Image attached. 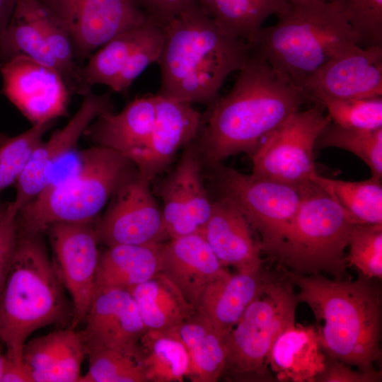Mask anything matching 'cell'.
Listing matches in <instances>:
<instances>
[{
  "mask_svg": "<svg viewBox=\"0 0 382 382\" xmlns=\"http://www.w3.org/2000/svg\"><path fill=\"white\" fill-rule=\"evenodd\" d=\"M42 234L17 232L16 245L0 293V342L5 356L23 362L29 336L59 323L69 314L64 286L42 241Z\"/></svg>",
  "mask_w": 382,
  "mask_h": 382,
  "instance_id": "cell-5",
  "label": "cell"
},
{
  "mask_svg": "<svg viewBox=\"0 0 382 382\" xmlns=\"http://www.w3.org/2000/svg\"><path fill=\"white\" fill-rule=\"evenodd\" d=\"M173 102L158 93L135 98L117 113L98 116L83 134L97 145L117 151L129 159L158 134Z\"/></svg>",
  "mask_w": 382,
  "mask_h": 382,
  "instance_id": "cell-20",
  "label": "cell"
},
{
  "mask_svg": "<svg viewBox=\"0 0 382 382\" xmlns=\"http://www.w3.org/2000/svg\"><path fill=\"white\" fill-rule=\"evenodd\" d=\"M348 247V265L367 277L381 279L382 224L357 223L351 231Z\"/></svg>",
  "mask_w": 382,
  "mask_h": 382,
  "instance_id": "cell-38",
  "label": "cell"
},
{
  "mask_svg": "<svg viewBox=\"0 0 382 382\" xmlns=\"http://www.w3.org/2000/svg\"><path fill=\"white\" fill-rule=\"evenodd\" d=\"M312 100L323 107L332 122L357 129L382 128V97L336 99L317 96Z\"/></svg>",
  "mask_w": 382,
  "mask_h": 382,
  "instance_id": "cell-36",
  "label": "cell"
},
{
  "mask_svg": "<svg viewBox=\"0 0 382 382\" xmlns=\"http://www.w3.org/2000/svg\"><path fill=\"white\" fill-rule=\"evenodd\" d=\"M158 94L212 104L224 81L250 54L248 43L219 26L195 1L164 26Z\"/></svg>",
  "mask_w": 382,
  "mask_h": 382,
  "instance_id": "cell-3",
  "label": "cell"
},
{
  "mask_svg": "<svg viewBox=\"0 0 382 382\" xmlns=\"http://www.w3.org/2000/svg\"><path fill=\"white\" fill-rule=\"evenodd\" d=\"M381 371L369 373L354 371L349 366L326 355L325 367L314 382H381Z\"/></svg>",
  "mask_w": 382,
  "mask_h": 382,
  "instance_id": "cell-40",
  "label": "cell"
},
{
  "mask_svg": "<svg viewBox=\"0 0 382 382\" xmlns=\"http://www.w3.org/2000/svg\"><path fill=\"white\" fill-rule=\"evenodd\" d=\"M204 12L231 35L247 41L262 27L267 18L279 16L289 8L288 0H195Z\"/></svg>",
  "mask_w": 382,
  "mask_h": 382,
  "instance_id": "cell-29",
  "label": "cell"
},
{
  "mask_svg": "<svg viewBox=\"0 0 382 382\" xmlns=\"http://www.w3.org/2000/svg\"><path fill=\"white\" fill-rule=\"evenodd\" d=\"M1 342H0V382L1 380V376H2L3 370H4V364H5V359H6L5 354H3L2 351H1Z\"/></svg>",
  "mask_w": 382,
  "mask_h": 382,
  "instance_id": "cell-46",
  "label": "cell"
},
{
  "mask_svg": "<svg viewBox=\"0 0 382 382\" xmlns=\"http://www.w3.org/2000/svg\"><path fill=\"white\" fill-rule=\"evenodd\" d=\"M96 222L56 223L47 229L53 253L52 264L71 298L72 328L83 322L95 294L100 256Z\"/></svg>",
  "mask_w": 382,
  "mask_h": 382,
  "instance_id": "cell-14",
  "label": "cell"
},
{
  "mask_svg": "<svg viewBox=\"0 0 382 382\" xmlns=\"http://www.w3.org/2000/svg\"><path fill=\"white\" fill-rule=\"evenodd\" d=\"M52 122L33 126L25 132L0 141V195L22 174L42 137L50 128Z\"/></svg>",
  "mask_w": 382,
  "mask_h": 382,
  "instance_id": "cell-37",
  "label": "cell"
},
{
  "mask_svg": "<svg viewBox=\"0 0 382 382\" xmlns=\"http://www.w3.org/2000/svg\"><path fill=\"white\" fill-rule=\"evenodd\" d=\"M318 103L292 114L265 136L251 153V175L293 185L312 182L316 141L331 122Z\"/></svg>",
  "mask_w": 382,
  "mask_h": 382,
  "instance_id": "cell-10",
  "label": "cell"
},
{
  "mask_svg": "<svg viewBox=\"0 0 382 382\" xmlns=\"http://www.w3.org/2000/svg\"><path fill=\"white\" fill-rule=\"evenodd\" d=\"M358 35L361 47H382V0H330Z\"/></svg>",
  "mask_w": 382,
  "mask_h": 382,
  "instance_id": "cell-39",
  "label": "cell"
},
{
  "mask_svg": "<svg viewBox=\"0 0 382 382\" xmlns=\"http://www.w3.org/2000/svg\"><path fill=\"white\" fill-rule=\"evenodd\" d=\"M275 272L262 268L252 272H227L206 286L196 311L225 336L248 306L266 291Z\"/></svg>",
  "mask_w": 382,
  "mask_h": 382,
  "instance_id": "cell-23",
  "label": "cell"
},
{
  "mask_svg": "<svg viewBox=\"0 0 382 382\" xmlns=\"http://www.w3.org/2000/svg\"><path fill=\"white\" fill-rule=\"evenodd\" d=\"M113 110L110 93L96 94L90 91L83 96L79 108L67 124L35 149L16 183V195L11 204L16 211L47 186L56 166L75 149L89 125L98 116Z\"/></svg>",
  "mask_w": 382,
  "mask_h": 382,
  "instance_id": "cell-16",
  "label": "cell"
},
{
  "mask_svg": "<svg viewBox=\"0 0 382 382\" xmlns=\"http://www.w3.org/2000/svg\"><path fill=\"white\" fill-rule=\"evenodd\" d=\"M149 184L135 168L119 186L105 214L95 224L99 243L107 247L151 245L169 238L162 209Z\"/></svg>",
  "mask_w": 382,
  "mask_h": 382,
  "instance_id": "cell-13",
  "label": "cell"
},
{
  "mask_svg": "<svg viewBox=\"0 0 382 382\" xmlns=\"http://www.w3.org/2000/svg\"><path fill=\"white\" fill-rule=\"evenodd\" d=\"M89 366L79 382H148L141 357L112 349L88 351Z\"/></svg>",
  "mask_w": 382,
  "mask_h": 382,
  "instance_id": "cell-34",
  "label": "cell"
},
{
  "mask_svg": "<svg viewBox=\"0 0 382 382\" xmlns=\"http://www.w3.org/2000/svg\"><path fill=\"white\" fill-rule=\"evenodd\" d=\"M134 167L127 156L110 148L96 145L83 151L69 174L51 180L16 212V231L42 234L56 223L96 222Z\"/></svg>",
  "mask_w": 382,
  "mask_h": 382,
  "instance_id": "cell-6",
  "label": "cell"
},
{
  "mask_svg": "<svg viewBox=\"0 0 382 382\" xmlns=\"http://www.w3.org/2000/svg\"><path fill=\"white\" fill-rule=\"evenodd\" d=\"M18 0H0V59L1 45L7 27L10 23Z\"/></svg>",
  "mask_w": 382,
  "mask_h": 382,
  "instance_id": "cell-44",
  "label": "cell"
},
{
  "mask_svg": "<svg viewBox=\"0 0 382 382\" xmlns=\"http://www.w3.org/2000/svg\"><path fill=\"white\" fill-rule=\"evenodd\" d=\"M2 93L33 125L67 115L70 92L54 69L25 54L0 66Z\"/></svg>",
  "mask_w": 382,
  "mask_h": 382,
  "instance_id": "cell-15",
  "label": "cell"
},
{
  "mask_svg": "<svg viewBox=\"0 0 382 382\" xmlns=\"http://www.w3.org/2000/svg\"><path fill=\"white\" fill-rule=\"evenodd\" d=\"M201 168L202 162L191 142L161 186L162 212L170 239L201 232L211 215L212 202Z\"/></svg>",
  "mask_w": 382,
  "mask_h": 382,
  "instance_id": "cell-19",
  "label": "cell"
},
{
  "mask_svg": "<svg viewBox=\"0 0 382 382\" xmlns=\"http://www.w3.org/2000/svg\"><path fill=\"white\" fill-rule=\"evenodd\" d=\"M309 100L260 56L250 50L230 92L216 99L193 144L211 167L243 152L250 154L262 138Z\"/></svg>",
  "mask_w": 382,
  "mask_h": 382,
  "instance_id": "cell-1",
  "label": "cell"
},
{
  "mask_svg": "<svg viewBox=\"0 0 382 382\" xmlns=\"http://www.w3.org/2000/svg\"><path fill=\"white\" fill-rule=\"evenodd\" d=\"M164 27L153 19L116 35L93 52L81 66L84 94L101 84L126 91L161 52Z\"/></svg>",
  "mask_w": 382,
  "mask_h": 382,
  "instance_id": "cell-12",
  "label": "cell"
},
{
  "mask_svg": "<svg viewBox=\"0 0 382 382\" xmlns=\"http://www.w3.org/2000/svg\"><path fill=\"white\" fill-rule=\"evenodd\" d=\"M83 322L80 333L86 353L112 349L141 358L139 341L146 329L128 289L96 291Z\"/></svg>",
  "mask_w": 382,
  "mask_h": 382,
  "instance_id": "cell-18",
  "label": "cell"
},
{
  "mask_svg": "<svg viewBox=\"0 0 382 382\" xmlns=\"http://www.w3.org/2000/svg\"><path fill=\"white\" fill-rule=\"evenodd\" d=\"M313 99H353L382 96V47L352 45L325 62L302 84Z\"/></svg>",
  "mask_w": 382,
  "mask_h": 382,
  "instance_id": "cell-17",
  "label": "cell"
},
{
  "mask_svg": "<svg viewBox=\"0 0 382 382\" xmlns=\"http://www.w3.org/2000/svg\"><path fill=\"white\" fill-rule=\"evenodd\" d=\"M10 204L11 202L3 203L0 201V223L4 219V218L7 215L10 208Z\"/></svg>",
  "mask_w": 382,
  "mask_h": 382,
  "instance_id": "cell-45",
  "label": "cell"
},
{
  "mask_svg": "<svg viewBox=\"0 0 382 382\" xmlns=\"http://www.w3.org/2000/svg\"><path fill=\"white\" fill-rule=\"evenodd\" d=\"M357 222L313 182L307 184L299 210L272 257L278 268L346 279L345 251Z\"/></svg>",
  "mask_w": 382,
  "mask_h": 382,
  "instance_id": "cell-7",
  "label": "cell"
},
{
  "mask_svg": "<svg viewBox=\"0 0 382 382\" xmlns=\"http://www.w3.org/2000/svg\"><path fill=\"white\" fill-rule=\"evenodd\" d=\"M86 355L80 332L60 329L25 342L22 361L33 382H79Z\"/></svg>",
  "mask_w": 382,
  "mask_h": 382,
  "instance_id": "cell-24",
  "label": "cell"
},
{
  "mask_svg": "<svg viewBox=\"0 0 382 382\" xmlns=\"http://www.w3.org/2000/svg\"><path fill=\"white\" fill-rule=\"evenodd\" d=\"M278 18L246 42L251 52L300 88L337 54L354 45L361 46L358 35L330 1L289 3Z\"/></svg>",
  "mask_w": 382,
  "mask_h": 382,
  "instance_id": "cell-4",
  "label": "cell"
},
{
  "mask_svg": "<svg viewBox=\"0 0 382 382\" xmlns=\"http://www.w3.org/2000/svg\"><path fill=\"white\" fill-rule=\"evenodd\" d=\"M227 272L201 232L163 243L160 272L195 309L206 286Z\"/></svg>",
  "mask_w": 382,
  "mask_h": 382,
  "instance_id": "cell-21",
  "label": "cell"
},
{
  "mask_svg": "<svg viewBox=\"0 0 382 382\" xmlns=\"http://www.w3.org/2000/svg\"><path fill=\"white\" fill-rule=\"evenodd\" d=\"M20 54L59 73L57 61L38 28L30 20L13 11L1 45L2 63Z\"/></svg>",
  "mask_w": 382,
  "mask_h": 382,
  "instance_id": "cell-35",
  "label": "cell"
},
{
  "mask_svg": "<svg viewBox=\"0 0 382 382\" xmlns=\"http://www.w3.org/2000/svg\"><path fill=\"white\" fill-rule=\"evenodd\" d=\"M317 147H335L349 151L367 165L372 177L382 179V128L350 129L330 122L318 138Z\"/></svg>",
  "mask_w": 382,
  "mask_h": 382,
  "instance_id": "cell-33",
  "label": "cell"
},
{
  "mask_svg": "<svg viewBox=\"0 0 382 382\" xmlns=\"http://www.w3.org/2000/svg\"><path fill=\"white\" fill-rule=\"evenodd\" d=\"M36 1L68 33L78 64L116 35L152 19L132 0Z\"/></svg>",
  "mask_w": 382,
  "mask_h": 382,
  "instance_id": "cell-11",
  "label": "cell"
},
{
  "mask_svg": "<svg viewBox=\"0 0 382 382\" xmlns=\"http://www.w3.org/2000/svg\"><path fill=\"white\" fill-rule=\"evenodd\" d=\"M11 381L33 382L30 372L23 362H16L6 357L1 382Z\"/></svg>",
  "mask_w": 382,
  "mask_h": 382,
  "instance_id": "cell-43",
  "label": "cell"
},
{
  "mask_svg": "<svg viewBox=\"0 0 382 382\" xmlns=\"http://www.w3.org/2000/svg\"><path fill=\"white\" fill-rule=\"evenodd\" d=\"M15 12L38 28L59 66V74L71 94H84L81 66L74 59L71 39L59 23L36 0H18Z\"/></svg>",
  "mask_w": 382,
  "mask_h": 382,
  "instance_id": "cell-30",
  "label": "cell"
},
{
  "mask_svg": "<svg viewBox=\"0 0 382 382\" xmlns=\"http://www.w3.org/2000/svg\"><path fill=\"white\" fill-rule=\"evenodd\" d=\"M293 284L279 269L224 336L227 354L221 377L231 381H271L268 356L279 335L295 324L300 302Z\"/></svg>",
  "mask_w": 382,
  "mask_h": 382,
  "instance_id": "cell-8",
  "label": "cell"
},
{
  "mask_svg": "<svg viewBox=\"0 0 382 382\" xmlns=\"http://www.w3.org/2000/svg\"><path fill=\"white\" fill-rule=\"evenodd\" d=\"M1 63H2V62H1V59H0V66H1Z\"/></svg>",
  "mask_w": 382,
  "mask_h": 382,
  "instance_id": "cell-48",
  "label": "cell"
},
{
  "mask_svg": "<svg viewBox=\"0 0 382 382\" xmlns=\"http://www.w3.org/2000/svg\"><path fill=\"white\" fill-rule=\"evenodd\" d=\"M189 357L187 377L193 382H216L223 374L226 347L224 336L197 311L173 330Z\"/></svg>",
  "mask_w": 382,
  "mask_h": 382,
  "instance_id": "cell-28",
  "label": "cell"
},
{
  "mask_svg": "<svg viewBox=\"0 0 382 382\" xmlns=\"http://www.w3.org/2000/svg\"><path fill=\"white\" fill-rule=\"evenodd\" d=\"M209 168L219 197L242 212L258 233L262 252L273 257L299 210L307 184L297 186L245 175L221 163Z\"/></svg>",
  "mask_w": 382,
  "mask_h": 382,
  "instance_id": "cell-9",
  "label": "cell"
},
{
  "mask_svg": "<svg viewBox=\"0 0 382 382\" xmlns=\"http://www.w3.org/2000/svg\"><path fill=\"white\" fill-rule=\"evenodd\" d=\"M242 212L228 199L212 202L211 215L201 233L223 267L238 272L262 269L261 245Z\"/></svg>",
  "mask_w": 382,
  "mask_h": 382,
  "instance_id": "cell-22",
  "label": "cell"
},
{
  "mask_svg": "<svg viewBox=\"0 0 382 382\" xmlns=\"http://www.w3.org/2000/svg\"><path fill=\"white\" fill-rule=\"evenodd\" d=\"M289 3H308L315 1H329L330 0H288Z\"/></svg>",
  "mask_w": 382,
  "mask_h": 382,
  "instance_id": "cell-47",
  "label": "cell"
},
{
  "mask_svg": "<svg viewBox=\"0 0 382 382\" xmlns=\"http://www.w3.org/2000/svg\"><path fill=\"white\" fill-rule=\"evenodd\" d=\"M129 291L146 330H173L196 311L174 283L160 272Z\"/></svg>",
  "mask_w": 382,
  "mask_h": 382,
  "instance_id": "cell-27",
  "label": "cell"
},
{
  "mask_svg": "<svg viewBox=\"0 0 382 382\" xmlns=\"http://www.w3.org/2000/svg\"><path fill=\"white\" fill-rule=\"evenodd\" d=\"M312 182L330 195L357 223L382 224L381 180L371 176L351 182L317 174Z\"/></svg>",
  "mask_w": 382,
  "mask_h": 382,
  "instance_id": "cell-32",
  "label": "cell"
},
{
  "mask_svg": "<svg viewBox=\"0 0 382 382\" xmlns=\"http://www.w3.org/2000/svg\"><path fill=\"white\" fill-rule=\"evenodd\" d=\"M282 270L299 288L300 302L306 303L316 320L324 353L359 371L376 372L381 358V290L375 279L359 272V278L329 279L321 274L303 275Z\"/></svg>",
  "mask_w": 382,
  "mask_h": 382,
  "instance_id": "cell-2",
  "label": "cell"
},
{
  "mask_svg": "<svg viewBox=\"0 0 382 382\" xmlns=\"http://www.w3.org/2000/svg\"><path fill=\"white\" fill-rule=\"evenodd\" d=\"M163 243L107 247L100 253L95 293L108 288L129 290L159 272Z\"/></svg>",
  "mask_w": 382,
  "mask_h": 382,
  "instance_id": "cell-26",
  "label": "cell"
},
{
  "mask_svg": "<svg viewBox=\"0 0 382 382\" xmlns=\"http://www.w3.org/2000/svg\"><path fill=\"white\" fill-rule=\"evenodd\" d=\"M139 347L148 382H181L187 377V351L173 330H146Z\"/></svg>",
  "mask_w": 382,
  "mask_h": 382,
  "instance_id": "cell-31",
  "label": "cell"
},
{
  "mask_svg": "<svg viewBox=\"0 0 382 382\" xmlns=\"http://www.w3.org/2000/svg\"><path fill=\"white\" fill-rule=\"evenodd\" d=\"M16 212L11 202L7 215L0 223V293L8 272L16 245L17 231L15 221Z\"/></svg>",
  "mask_w": 382,
  "mask_h": 382,
  "instance_id": "cell-41",
  "label": "cell"
},
{
  "mask_svg": "<svg viewBox=\"0 0 382 382\" xmlns=\"http://www.w3.org/2000/svg\"><path fill=\"white\" fill-rule=\"evenodd\" d=\"M325 359L316 328L295 323L277 337L267 362L278 381L314 382L324 370Z\"/></svg>",
  "mask_w": 382,
  "mask_h": 382,
  "instance_id": "cell-25",
  "label": "cell"
},
{
  "mask_svg": "<svg viewBox=\"0 0 382 382\" xmlns=\"http://www.w3.org/2000/svg\"><path fill=\"white\" fill-rule=\"evenodd\" d=\"M141 11L163 27L195 0H132Z\"/></svg>",
  "mask_w": 382,
  "mask_h": 382,
  "instance_id": "cell-42",
  "label": "cell"
}]
</instances>
